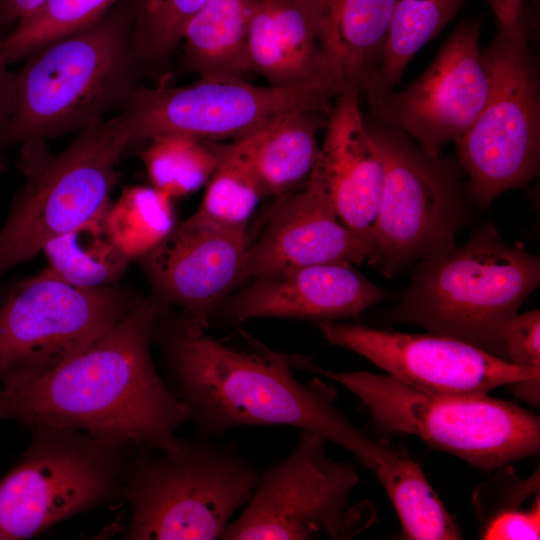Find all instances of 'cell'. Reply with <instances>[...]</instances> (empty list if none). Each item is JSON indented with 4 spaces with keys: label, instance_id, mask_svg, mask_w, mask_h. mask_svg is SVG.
<instances>
[{
    "label": "cell",
    "instance_id": "cell-18",
    "mask_svg": "<svg viewBox=\"0 0 540 540\" xmlns=\"http://www.w3.org/2000/svg\"><path fill=\"white\" fill-rule=\"evenodd\" d=\"M325 126L311 175L328 194L342 223L374 253L385 166L368 134L356 88L346 87L337 96Z\"/></svg>",
    "mask_w": 540,
    "mask_h": 540
},
{
    "label": "cell",
    "instance_id": "cell-12",
    "mask_svg": "<svg viewBox=\"0 0 540 540\" xmlns=\"http://www.w3.org/2000/svg\"><path fill=\"white\" fill-rule=\"evenodd\" d=\"M326 442L301 431L290 454L260 472L246 507L221 539H346L359 532L350 498L361 477L351 464L330 458Z\"/></svg>",
    "mask_w": 540,
    "mask_h": 540
},
{
    "label": "cell",
    "instance_id": "cell-14",
    "mask_svg": "<svg viewBox=\"0 0 540 540\" xmlns=\"http://www.w3.org/2000/svg\"><path fill=\"white\" fill-rule=\"evenodd\" d=\"M481 25L482 19L461 21L420 77L369 105L378 123L410 135L431 156L462 137L488 96L478 45Z\"/></svg>",
    "mask_w": 540,
    "mask_h": 540
},
{
    "label": "cell",
    "instance_id": "cell-9",
    "mask_svg": "<svg viewBox=\"0 0 540 540\" xmlns=\"http://www.w3.org/2000/svg\"><path fill=\"white\" fill-rule=\"evenodd\" d=\"M132 140L120 115L80 130L60 154L26 159L28 179L0 230V278L78 227L108 201L116 165Z\"/></svg>",
    "mask_w": 540,
    "mask_h": 540
},
{
    "label": "cell",
    "instance_id": "cell-15",
    "mask_svg": "<svg viewBox=\"0 0 540 540\" xmlns=\"http://www.w3.org/2000/svg\"><path fill=\"white\" fill-rule=\"evenodd\" d=\"M328 342L351 350L417 389L445 395H483L540 373L520 368L449 336L412 334L349 323L318 324Z\"/></svg>",
    "mask_w": 540,
    "mask_h": 540
},
{
    "label": "cell",
    "instance_id": "cell-24",
    "mask_svg": "<svg viewBox=\"0 0 540 540\" xmlns=\"http://www.w3.org/2000/svg\"><path fill=\"white\" fill-rule=\"evenodd\" d=\"M467 0H397L381 63L360 95L372 105L390 92L413 56L454 18Z\"/></svg>",
    "mask_w": 540,
    "mask_h": 540
},
{
    "label": "cell",
    "instance_id": "cell-6",
    "mask_svg": "<svg viewBox=\"0 0 540 540\" xmlns=\"http://www.w3.org/2000/svg\"><path fill=\"white\" fill-rule=\"evenodd\" d=\"M487 2L497 26L481 51L488 96L476 121L455 142L470 179L468 192L481 207L531 181L538 172L540 142L539 77L529 46L533 12L526 0Z\"/></svg>",
    "mask_w": 540,
    "mask_h": 540
},
{
    "label": "cell",
    "instance_id": "cell-8",
    "mask_svg": "<svg viewBox=\"0 0 540 540\" xmlns=\"http://www.w3.org/2000/svg\"><path fill=\"white\" fill-rule=\"evenodd\" d=\"M31 440L0 478V540H25L123 498L140 447L69 427H30Z\"/></svg>",
    "mask_w": 540,
    "mask_h": 540
},
{
    "label": "cell",
    "instance_id": "cell-5",
    "mask_svg": "<svg viewBox=\"0 0 540 540\" xmlns=\"http://www.w3.org/2000/svg\"><path fill=\"white\" fill-rule=\"evenodd\" d=\"M260 471L235 442L197 435L175 449L140 448L126 472L129 540L221 539Z\"/></svg>",
    "mask_w": 540,
    "mask_h": 540
},
{
    "label": "cell",
    "instance_id": "cell-1",
    "mask_svg": "<svg viewBox=\"0 0 540 540\" xmlns=\"http://www.w3.org/2000/svg\"><path fill=\"white\" fill-rule=\"evenodd\" d=\"M204 330L184 316L161 313L153 338L162 354V377L186 408L197 435L218 439L235 427L290 426L346 449L384 490L410 472L413 459L359 430L335 405L326 385L300 382L291 355L249 335L246 347L214 339Z\"/></svg>",
    "mask_w": 540,
    "mask_h": 540
},
{
    "label": "cell",
    "instance_id": "cell-26",
    "mask_svg": "<svg viewBox=\"0 0 540 540\" xmlns=\"http://www.w3.org/2000/svg\"><path fill=\"white\" fill-rule=\"evenodd\" d=\"M171 199L153 186H133L123 190L114 204H109L108 231L129 260L149 253L175 228Z\"/></svg>",
    "mask_w": 540,
    "mask_h": 540
},
{
    "label": "cell",
    "instance_id": "cell-29",
    "mask_svg": "<svg viewBox=\"0 0 540 540\" xmlns=\"http://www.w3.org/2000/svg\"><path fill=\"white\" fill-rule=\"evenodd\" d=\"M118 0H48L14 31L0 39L7 62L32 54L42 46L87 28L104 17Z\"/></svg>",
    "mask_w": 540,
    "mask_h": 540
},
{
    "label": "cell",
    "instance_id": "cell-17",
    "mask_svg": "<svg viewBox=\"0 0 540 540\" xmlns=\"http://www.w3.org/2000/svg\"><path fill=\"white\" fill-rule=\"evenodd\" d=\"M280 197L265 230L248 245L238 282L315 264L372 263V248L342 223L313 175Z\"/></svg>",
    "mask_w": 540,
    "mask_h": 540
},
{
    "label": "cell",
    "instance_id": "cell-22",
    "mask_svg": "<svg viewBox=\"0 0 540 540\" xmlns=\"http://www.w3.org/2000/svg\"><path fill=\"white\" fill-rule=\"evenodd\" d=\"M397 0H328L322 39L343 90L361 93L382 59Z\"/></svg>",
    "mask_w": 540,
    "mask_h": 540
},
{
    "label": "cell",
    "instance_id": "cell-10",
    "mask_svg": "<svg viewBox=\"0 0 540 540\" xmlns=\"http://www.w3.org/2000/svg\"><path fill=\"white\" fill-rule=\"evenodd\" d=\"M366 128L385 166L372 263L393 277L455 246L464 184L460 164L427 154L405 132L379 123Z\"/></svg>",
    "mask_w": 540,
    "mask_h": 540
},
{
    "label": "cell",
    "instance_id": "cell-3",
    "mask_svg": "<svg viewBox=\"0 0 540 540\" xmlns=\"http://www.w3.org/2000/svg\"><path fill=\"white\" fill-rule=\"evenodd\" d=\"M539 282V256L506 244L487 223L464 245L420 260L390 319L507 361V327Z\"/></svg>",
    "mask_w": 540,
    "mask_h": 540
},
{
    "label": "cell",
    "instance_id": "cell-30",
    "mask_svg": "<svg viewBox=\"0 0 540 540\" xmlns=\"http://www.w3.org/2000/svg\"><path fill=\"white\" fill-rule=\"evenodd\" d=\"M208 0H133L131 43L137 63L165 62L184 30Z\"/></svg>",
    "mask_w": 540,
    "mask_h": 540
},
{
    "label": "cell",
    "instance_id": "cell-25",
    "mask_svg": "<svg viewBox=\"0 0 540 540\" xmlns=\"http://www.w3.org/2000/svg\"><path fill=\"white\" fill-rule=\"evenodd\" d=\"M110 200L78 227L50 240L43 247L47 269L78 287L108 286L124 273L129 259L114 243L107 225Z\"/></svg>",
    "mask_w": 540,
    "mask_h": 540
},
{
    "label": "cell",
    "instance_id": "cell-31",
    "mask_svg": "<svg viewBox=\"0 0 540 540\" xmlns=\"http://www.w3.org/2000/svg\"><path fill=\"white\" fill-rule=\"evenodd\" d=\"M507 361L520 368L540 373V311L517 314L505 334Z\"/></svg>",
    "mask_w": 540,
    "mask_h": 540
},
{
    "label": "cell",
    "instance_id": "cell-28",
    "mask_svg": "<svg viewBox=\"0 0 540 540\" xmlns=\"http://www.w3.org/2000/svg\"><path fill=\"white\" fill-rule=\"evenodd\" d=\"M142 160L152 186L176 198L193 193L206 184L219 157L214 142L164 134L150 139Z\"/></svg>",
    "mask_w": 540,
    "mask_h": 540
},
{
    "label": "cell",
    "instance_id": "cell-20",
    "mask_svg": "<svg viewBox=\"0 0 540 540\" xmlns=\"http://www.w3.org/2000/svg\"><path fill=\"white\" fill-rule=\"evenodd\" d=\"M328 0H256L249 30L254 73L277 87L343 91L325 50L322 23Z\"/></svg>",
    "mask_w": 540,
    "mask_h": 540
},
{
    "label": "cell",
    "instance_id": "cell-4",
    "mask_svg": "<svg viewBox=\"0 0 540 540\" xmlns=\"http://www.w3.org/2000/svg\"><path fill=\"white\" fill-rule=\"evenodd\" d=\"M131 4L34 51L16 75L7 142H41L82 130L126 105L135 85Z\"/></svg>",
    "mask_w": 540,
    "mask_h": 540
},
{
    "label": "cell",
    "instance_id": "cell-33",
    "mask_svg": "<svg viewBox=\"0 0 540 540\" xmlns=\"http://www.w3.org/2000/svg\"><path fill=\"white\" fill-rule=\"evenodd\" d=\"M0 56V144L6 143L7 134L17 106L16 75Z\"/></svg>",
    "mask_w": 540,
    "mask_h": 540
},
{
    "label": "cell",
    "instance_id": "cell-34",
    "mask_svg": "<svg viewBox=\"0 0 540 540\" xmlns=\"http://www.w3.org/2000/svg\"><path fill=\"white\" fill-rule=\"evenodd\" d=\"M48 0H0V18L25 19L39 10Z\"/></svg>",
    "mask_w": 540,
    "mask_h": 540
},
{
    "label": "cell",
    "instance_id": "cell-32",
    "mask_svg": "<svg viewBox=\"0 0 540 540\" xmlns=\"http://www.w3.org/2000/svg\"><path fill=\"white\" fill-rule=\"evenodd\" d=\"M482 539L538 540L540 538V497L529 510L507 509L488 521Z\"/></svg>",
    "mask_w": 540,
    "mask_h": 540
},
{
    "label": "cell",
    "instance_id": "cell-13",
    "mask_svg": "<svg viewBox=\"0 0 540 540\" xmlns=\"http://www.w3.org/2000/svg\"><path fill=\"white\" fill-rule=\"evenodd\" d=\"M338 94L313 86L254 85L244 79H200L185 87H137L120 111L132 143L164 134L202 141L238 139L293 111L328 113Z\"/></svg>",
    "mask_w": 540,
    "mask_h": 540
},
{
    "label": "cell",
    "instance_id": "cell-7",
    "mask_svg": "<svg viewBox=\"0 0 540 540\" xmlns=\"http://www.w3.org/2000/svg\"><path fill=\"white\" fill-rule=\"evenodd\" d=\"M297 368L344 386L367 407L378 428L415 435L479 469L502 468L539 453V417L515 402L488 394L429 393L389 374L327 370L304 356Z\"/></svg>",
    "mask_w": 540,
    "mask_h": 540
},
{
    "label": "cell",
    "instance_id": "cell-19",
    "mask_svg": "<svg viewBox=\"0 0 540 540\" xmlns=\"http://www.w3.org/2000/svg\"><path fill=\"white\" fill-rule=\"evenodd\" d=\"M387 296L350 264H315L255 279L224 312L235 322L255 318L332 322L357 318Z\"/></svg>",
    "mask_w": 540,
    "mask_h": 540
},
{
    "label": "cell",
    "instance_id": "cell-2",
    "mask_svg": "<svg viewBox=\"0 0 540 540\" xmlns=\"http://www.w3.org/2000/svg\"><path fill=\"white\" fill-rule=\"evenodd\" d=\"M161 306L138 298L115 325L45 374L0 386V420L69 427L171 450L188 413L158 373L151 344Z\"/></svg>",
    "mask_w": 540,
    "mask_h": 540
},
{
    "label": "cell",
    "instance_id": "cell-35",
    "mask_svg": "<svg viewBox=\"0 0 540 540\" xmlns=\"http://www.w3.org/2000/svg\"><path fill=\"white\" fill-rule=\"evenodd\" d=\"M534 1H535V2L537 1V2H538V0H534Z\"/></svg>",
    "mask_w": 540,
    "mask_h": 540
},
{
    "label": "cell",
    "instance_id": "cell-27",
    "mask_svg": "<svg viewBox=\"0 0 540 540\" xmlns=\"http://www.w3.org/2000/svg\"><path fill=\"white\" fill-rule=\"evenodd\" d=\"M214 146L218 164L195 213L225 227L246 229L263 191L236 140Z\"/></svg>",
    "mask_w": 540,
    "mask_h": 540
},
{
    "label": "cell",
    "instance_id": "cell-21",
    "mask_svg": "<svg viewBox=\"0 0 540 540\" xmlns=\"http://www.w3.org/2000/svg\"><path fill=\"white\" fill-rule=\"evenodd\" d=\"M322 112L282 114L235 139L248 160L264 196H282L306 180L317 161V132L326 124Z\"/></svg>",
    "mask_w": 540,
    "mask_h": 540
},
{
    "label": "cell",
    "instance_id": "cell-23",
    "mask_svg": "<svg viewBox=\"0 0 540 540\" xmlns=\"http://www.w3.org/2000/svg\"><path fill=\"white\" fill-rule=\"evenodd\" d=\"M256 0H208L187 24L184 62L200 79H245L254 73L249 55Z\"/></svg>",
    "mask_w": 540,
    "mask_h": 540
},
{
    "label": "cell",
    "instance_id": "cell-16",
    "mask_svg": "<svg viewBox=\"0 0 540 540\" xmlns=\"http://www.w3.org/2000/svg\"><path fill=\"white\" fill-rule=\"evenodd\" d=\"M246 229L229 228L197 213L141 257L163 303L206 328L225 294L238 283L248 248Z\"/></svg>",
    "mask_w": 540,
    "mask_h": 540
},
{
    "label": "cell",
    "instance_id": "cell-11",
    "mask_svg": "<svg viewBox=\"0 0 540 540\" xmlns=\"http://www.w3.org/2000/svg\"><path fill=\"white\" fill-rule=\"evenodd\" d=\"M137 299L115 284L74 286L47 268L21 280L0 298V386L50 371L115 325Z\"/></svg>",
    "mask_w": 540,
    "mask_h": 540
}]
</instances>
